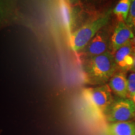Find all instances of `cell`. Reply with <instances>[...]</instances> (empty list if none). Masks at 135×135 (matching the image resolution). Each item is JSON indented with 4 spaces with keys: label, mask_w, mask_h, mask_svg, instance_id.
Wrapping results in <instances>:
<instances>
[{
    "label": "cell",
    "mask_w": 135,
    "mask_h": 135,
    "mask_svg": "<svg viewBox=\"0 0 135 135\" xmlns=\"http://www.w3.org/2000/svg\"><path fill=\"white\" fill-rule=\"evenodd\" d=\"M85 82L91 85H103L118 71L114 55L110 51L83 61Z\"/></svg>",
    "instance_id": "cell-1"
},
{
    "label": "cell",
    "mask_w": 135,
    "mask_h": 135,
    "mask_svg": "<svg viewBox=\"0 0 135 135\" xmlns=\"http://www.w3.org/2000/svg\"><path fill=\"white\" fill-rule=\"evenodd\" d=\"M111 13V11L109 9L75 30L69 39V43L72 50L75 53H79L83 50L93 37L108 24Z\"/></svg>",
    "instance_id": "cell-2"
},
{
    "label": "cell",
    "mask_w": 135,
    "mask_h": 135,
    "mask_svg": "<svg viewBox=\"0 0 135 135\" xmlns=\"http://www.w3.org/2000/svg\"><path fill=\"white\" fill-rule=\"evenodd\" d=\"M83 96L89 104L99 112L105 113L114 101L110 88L108 84L83 90Z\"/></svg>",
    "instance_id": "cell-3"
},
{
    "label": "cell",
    "mask_w": 135,
    "mask_h": 135,
    "mask_svg": "<svg viewBox=\"0 0 135 135\" xmlns=\"http://www.w3.org/2000/svg\"><path fill=\"white\" fill-rule=\"evenodd\" d=\"M104 114L107 120L111 123L131 121L135 116V104L129 98L117 99Z\"/></svg>",
    "instance_id": "cell-4"
},
{
    "label": "cell",
    "mask_w": 135,
    "mask_h": 135,
    "mask_svg": "<svg viewBox=\"0 0 135 135\" xmlns=\"http://www.w3.org/2000/svg\"><path fill=\"white\" fill-rule=\"evenodd\" d=\"M111 36L108 30L101 29L78 53L83 61L110 51Z\"/></svg>",
    "instance_id": "cell-5"
},
{
    "label": "cell",
    "mask_w": 135,
    "mask_h": 135,
    "mask_svg": "<svg viewBox=\"0 0 135 135\" xmlns=\"http://www.w3.org/2000/svg\"><path fill=\"white\" fill-rule=\"evenodd\" d=\"M135 35L125 23L118 22L111 35L109 51L114 54L116 51L132 41Z\"/></svg>",
    "instance_id": "cell-6"
},
{
    "label": "cell",
    "mask_w": 135,
    "mask_h": 135,
    "mask_svg": "<svg viewBox=\"0 0 135 135\" xmlns=\"http://www.w3.org/2000/svg\"><path fill=\"white\" fill-rule=\"evenodd\" d=\"M18 2L0 0V30L19 19Z\"/></svg>",
    "instance_id": "cell-7"
},
{
    "label": "cell",
    "mask_w": 135,
    "mask_h": 135,
    "mask_svg": "<svg viewBox=\"0 0 135 135\" xmlns=\"http://www.w3.org/2000/svg\"><path fill=\"white\" fill-rule=\"evenodd\" d=\"M129 42L113 54L118 70L121 71H131L134 64V50L131 43Z\"/></svg>",
    "instance_id": "cell-8"
},
{
    "label": "cell",
    "mask_w": 135,
    "mask_h": 135,
    "mask_svg": "<svg viewBox=\"0 0 135 135\" xmlns=\"http://www.w3.org/2000/svg\"><path fill=\"white\" fill-rule=\"evenodd\" d=\"M59 12L61 20L68 40L73 33L75 15L73 6L68 1H61L59 2Z\"/></svg>",
    "instance_id": "cell-9"
},
{
    "label": "cell",
    "mask_w": 135,
    "mask_h": 135,
    "mask_svg": "<svg viewBox=\"0 0 135 135\" xmlns=\"http://www.w3.org/2000/svg\"><path fill=\"white\" fill-rule=\"evenodd\" d=\"M111 91L120 98L128 97L127 77L124 71H118L113 76L108 84Z\"/></svg>",
    "instance_id": "cell-10"
},
{
    "label": "cell",
    "mask_w": 135,
    "mask_h": 135,
    "mask_svg": "<svg viewBox=\"0 0 135 135\" xmlns=\"http://www.w3.org/2000/svg\"><path fill=\"white\" fill-rule=\"evenodd\" d=\"M108 133L111 135H135V123L128 121L111 123Z\"/></svg>",
    "instance_id": "cell-11"
},
{
    "label": "cell",
    "mask_w": 135,
    "mask_h": 135,
    "mask_svg": "<svg viewBox=\"0 0 135 135\" xmlns=\"http://www.w3.org/2000/svg\"><path fill=\"white\" fill-rule=\"evenodd\" d=\"M131 3V0H121L116 5L113 9V13L118 22L125 23L129 14Z\"/></svg>",
    "instance_id": "cell-12"
},
{
    "label": "cell",
    "mask_w": 135,
    "mask_h": 135,
    "mask_svg": "<svg viewBox=\"0 0 135 135\" xmlns=\"http://www.w3.org/2000/svg\"><path fill=\"white\" fill-rule=\"evenodd\" d=\"M125 23L135 35V0L131 1L129 14Z\"/></svg>",
    "instance_id": "cell-13"
},
{
    "label": "cell",
    "mask_w": 135,
    "mask_h": 135,
    "mask_svg": "<svg viewBox=\"0 0 135 135\" xmlns=\"http://www.w3.org/2000/svg\"><path fill=\"white\" fill-rule=\"evenodd\" d=\"M128 97L129 99L135 94V73L132 72L127 78Z\"/></svg>",
    "instance_id": "cell-14"
},
{
    "label": "cell",
    "mask_w": 135,
    "mask_h": 135,
    "mask_svg": "<svg viewBox=\"0 0 135 135\" xmlns=\"http://www.w3.org/2000/svg\"><path fill=\"white\" fill-rule=\"evenodd\" d=\"M131 71L135 73V49L134 50V64H133V66L131 69Z\"/></svg>",
    "instance_id": "cell-15"
},
{
    "label": "cell",
    "mask_w": 135,
    "mask_h": 135,
    "mask_svg": "<svg viewBox=\"0 0 135 135\" xmlns=\"http://www.w3.org/2000/svg\"><path fill=\"white\" fill-rule=\"evenodd\" d=\"M131 45H132L133 48L135 49V36H134V38H133V40H132V41H131Z\"/></svg>",
    "instance_id": "cell-16"
},
{
    "label": "cell",
    "mask_w": 135,
    "mask_h": 135,
    "mask_svg": "<svg viewBox=\"0 0 135 135\" xmlns=\"http://www.w3.org/2000/svg\"><path fill=\"white\" fill-rule=\"evenodd\" d=\"M131 100H132V101H133V102H134V103L135 104V94H134V95L132 97H131Z\"/></svg>",
    "instance_id": "cell-17"
},
{
    "label": "cell",
    "mask_w": 135,
    "mask_h": 135,
    "mask_svg": "<svg viewBox=\"0 0 135 135\" xmlns=\"http://www.w3.org/2000/svg\"><path fill=\"white\" fill-rule=\"evenodd\" d=\"M103 135H111V134H109V133L107 132V133H105V134H103Z\"/></svg>",
    "instance_id": "cell-18"
},
{
    "label": "cell",
    "mask_w": 135,
    "mask_h": 135,
    "mask_svg": "<svg viewBox=\"0 0 135 135\" xmlns=\"http://www.w3.org/2000/svg\"><path fill=\"white\" fill-rule=\"evenodd\" d=\"M1 132H2V130H1V129H0V134H1Z\"/></svg>",
    "instance_id": "cell-19"
},
{
    "label": "cell",
    "mask_w": 135,
    "mask_h": 135,
    "mask_svg": "<svg viewBox=\"0 0 135 135\" xmlns=\"http://www.w3.org/2000/svg\"><path fill=\"white\" fill-rule=\"evenodd\" d=\"M133 119H134V120H135V116H134V118H133Z\"/></svg>",
    "instance_id": "cell-20"
}]
</instances>
